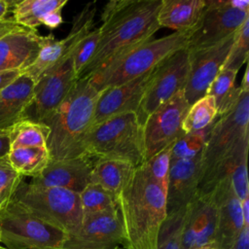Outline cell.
I'll return each mask as SVG.
<instances>
[{"label": "cell", "mask_w": 249, "mask_h": 249, "mask_svg": "<svg viewBox=\"0 0 249 249\" xmlns=\"http://www.w3.org/2000/svg\"><path fill=\"white\" fill-rule=\"evenodd\" d=\"M161 0H112L105 4L96 51L80 78H89L115 57L152 39L160 28ZM79 78V79H80Z\"/></svg>", "instance_id": "1"}, {"label": "cell", "mask_w": 249, "mask_h": 249, "mask_svg": "<svg viewBox=\"0 0 249 249\" xmlns=\"http://www.w3.org/2000/svg\"><path fill=\"white\" fill-rule=\"evenodd\" d=\"M123 223L124 249H157L158 234L166 212V188L157 183L145 165L135 167L133 176L117 197Z\"/></svg>", "instance_id": "2"}, {"label": "cell", "mask_w": 249, "mask_h": 249, "mask_svg": "<svg viewBox=\"0 0 249 249\" xmlns=\"http://www.w3.org/2000/svg\"><path fill=\"white\" fill-rule=\"evenodd\" d=\"M249 92L242 91L235 106L211 125L201 155L197 193L207 194L229 178L235 166L248 159Z\"/></svg>", "instance_id": "3"}, {"label": "cell", "mask_w": 249, "mask_h": 249, "mask_svg": "<svg viewBox=\"0 0 249 249\" xmlns=\"http://www.w3.org/2000/svg\"><path fill=\"white\" fill-rule=\"evenodd\" d=\"M103 90L97 89L86 78L78 79L61 103L42 122L50 129L47 149L51 160L86 155V140Z\"/></svg>", "instance_id": "4"}, {"label": "cell", "mask_w": 249, "mask_h": 249, "mask_svg": "<svg viewBox=\"0 0 249 249\" xmlns=\"http://www.w3.org/2000/svg\"><path fill=\"white\" fill-rule=\"evenodd\" d=\"M191 33L192 31L173 32L138 44L86 79L99 90L131 81L152 70L174 53L185 49Z\"/></svg>", "instance_id": "5"}, {"label": "cell", "mask_w": 249, "mask_h": 249, "mask_svg": "<svg viewBox=\"0 0 249 249\" xmlns=\"http://www.w3.org/2000/svg\"><path fill=\"white\" fill-rule=\"evenodd\" d=\"M85 153L96 160H117L137 167L145 161L143 126L136 113L112 117L93 126L86 140Z\"/></svg>", "instance_id": "6"}, {"label": "cell", "mask_w": 249, "mask_h": 249, "mask_svg": "<svg viewBox=\"0 0 249 249\" xmlns=\"http://www.w3.org/2000/svg\"><path fill=\"white\" fill-rule=\"evenodd\" d=\"M12 198L67 235L76 233L82 225L83 212L77 193L36 186L22 180Z\"/></svg>", "instance_id": "7"}, {"label": "cell", "mask_w": 249, "mask_h": 249, "mask_svg": "<svg viewBox=\"0 0 249 249\" xmlns=\"http://www.w3.org/2000/svg\"><path fill=\"white\" fill-rule=\"evenodd\" d=\"M1 243L9 249H46L62 246L67 234L10 199L0 208Z\"/></svg>", "instance_id": "8"}, {"label": "cell", "mask_w": 249, "mask_h": 249, "mask_svg": "<svg viewBox=\"0 0 249 249\" xmlns=\"http://www.w3.org/2000/svg\"><path fill=\"white\" fill-rule=\"evenodd\" d=\"M205 7L197 25L193 29L188 51L215 45L231 35L249 18L247 0H204Z\"/></svg>", "instance_id": "9"}, {"label": "cell", "mask_w": 249, "mask_h": 249, "mask_svg": "<svg viewBox=\"0 0 249 249\" xmlns=\"http://www.w3.org/2000/svg\"><path fill=\"white\" fill-rule=\"evenodd\" d=\"M188 72L189 52L186 48L174 53L156 67L153 80L136 112L142 126L154 111L184 89Z\"/></svg>", "instance_id": "10"}, {"label": "cell", "mask_w": 249, "mask_h": 249, "mask_svg": "<svg viewBox=\"0 0 249 249\" xmlns=\"http://www.w3.org/2000/svg\"><path fill=\"white\" fill-rule=\"evenodd\" d=\"M189 107L180 90L147 118L143 124L145 160L184 134L182 123Z\"/></svg>", "instance_id": "11"}, {"label": "cell", "mask_w": 249, "mask_h": 249, "mask_svg": "<svg viewBox=\"0 0 249 249\" xmlns=\"http://www.w3.org/2000/svg\"><path fill=\"white\" fill-rule=\"evenodd\" d=\"M81 39V36L72 34V41L66 56L35 84L31 105L33 106V118L31 120L42 123L61 103L78 80L74 71L73 53Z\"/></svg>", "instance_id": "12"}, {"label": "cell", "mask_w": 249, "mask_h": 249, "mask_svg": "<svg viewBox=\"0 0 249 249\" xmlns=\"http://www.w3.org/2000/svg\"><path fill=\"white\" fill-rule=\"evenodd\" d=\"M234 34L215 45L188 51L189 72L183 91L190 105L207 94L208 88L223 68Z\"/></svg>", "instance_id": "13"}, {"label": "cell", "mask_w": 249, "mask_h": 249, "mask_svg": "<svg viewBox=\"0 0 249 249\" xmlns=\"http://www.w3.org/2000/svg\"><path fill=\"white\" fill-rule=\"evenodd\" d=\"M123 223L119 208L83 217L79 231L68 235V249H114L122 244Z\"/></svg>", "instance_id": "14"}, {"label": "cell", "mask_w": 249, "mask_h": 249, "mask_svg": "<svg viewBox=\"0 0 249 249\" xmlns=\"http://www.w3.org/2000/svg\"><path fill=\"white\" fill-rule=\"evenodd\" d=\"M156 67L124 84L105 89L97 100L91 128L112 117L127 112L136 113L153 80Z\"/></svg>", "instance_id": "15"}, {"label": "cell", "mask_w": 249, "mask_h": 249, "mask_svg": "<svg viewBox=\"0 0 249 249\" xmlns=\"http://www.w3.org/2000/svg\"><path fill=\"white\" fill-rule=\"evenodd\" d=\"M210 194L217 206L213 245L217 249H230L244 226L241 201L235 196L230 178L216 184Z\"/></svg>", "instance_id": "16"}, {"label": "cell", "mask_w": 249, "mask_h": 249, "mask_svg": "<svg viewBox=\"0 0 249 249\" xmlns=\"http://www.w3.org/2000/svg\"><path fill=\"white\" fill-rule=\"evenodd\" d=\"M217 221V206L212 195L196 193L188 204L182 249H195L213 243Z\"/></svg>", "instance_id": "17"}, {"label": "cell", "mask_w": 249, "mask_h": 249, "mask_svg": "<svg viewBox=\"0 0 249 249\" xmlns=\"http://www.w3.org/2000/svg\"><path fill=\"white\" fill-rule=\"evenodd\" d=\"M94 160L88 155L63 160H50L46 168L38 176L32 178L30 183L41 187L65 189L80 194L90 184Z\"/></svg>", "instance_id": "18"}, {"label": "cell", "mask_w": 249, "mask_h": 249, "mask_svg": "<svg viewBox=\"0 0 249 249\" xmlns=\"http://www.w3.org/2000/svg\"><path fill=\"white\" fill-rule=\"evenodd\" d=\"M201 155L190 160H171L166 189L167 214L186 207L196 196L201 175Z\"/></svg>", "instance_id": "19"}, {"label": "cell", "mask_w": 249, "mask_h": 249, "mask_svg": "<svg viewBox=\"0 0 249 249\" xmlns=\"http://www.w3.org/2000/svg\"><path fill=\"white\" fill-rule=\"evenodd\" d=\"M42 36L37 30L18 25L0 38V71H23L36 58Z\"/></svg>", "instance_id": "20"}, {"label": "cell", "mask_w": 249, "mask_h": 249, "mask_svg": "<svg viewBox=\"0 0 249 249\" xmlns=\"http://www.w3.org/2000/svg\"><path fill=\"white\" fill-rule=\"evenodd\" d=\"M34 82L21 73L11 85L0 90V130L10 129L27 117L34 98Z\"/></svg>", "instance_id": "21"}, {"label": "cell", "mask_w": 249, "mask_h": 249, "mask_svg": "<svg viewBox=\"0 0 249 249\" xmlns=\"http://www.w3.org/2000/svg\"><path fill=\"white\" fill-rule=\"evenodd\" d=\"M204 0H161L158 14L160 27L174 32H190L197 25L204 11Z\"/></svg>", "instance_id": "22"}, {"label": "cell", "mask_w": 249, "mask_h": 249, "mask_svg": "<svg viewBox=\"0 0 249 249\" xmlns=\"http://www.w3.org/2000/svg\"><path fill=\"white\" fill-rule=\"evenodd\" d=\"M71 41L72 37L69 33L61 40H56L52 33L42 36L41 47L36 58L22 73L28 76L34 84L38 83L66 56Z\"/></svg>", "instance_id": "23"}, {"label": "cell", "mask_w": 249, "mask_h": 249, "mask_svg": "<svg viewBox=\"0 0 249 249\" xmlns=\"http://www.w3.org/2000/svg\"><path fill=\"white\" fill-rule=\"evenodd\" d=\"M135 166L131 163L117 160H94L90 183L95 184L113 195L116 199L131 180Z\"/></svg>", "instance_id": "24"}, {"label": "cell", "mask_w": 249, "mask_h": 249, "mask_svg": "<svg viewBox=\"0 0 249 249\" xmlns=\"http://www.w3.org/2000/svg\"><path fill=\"white\" fill-rule=\"evenodd\" d=\"M67 0H22L13 5V19L19 25L37 30L42 19L50 12L63 9Z\"/></svg>", "instance_id": "25"}, {"label": "cell", "mask_w": 249, "mask_h": 249, "mask_svg": "<svg viewBox=\"0 0 249 249\" xmlns=\"http://www.w3.org/2000/svg\"><path fill=\"white\" fill-rule=\"evenodd\" d=\"M237 71L222 69L208 88L207 94L213 96L218 117L230 112L237 103L241 89L235 86Z\"/></svg>", "instance_id": "26"}, {"label": "cell", "mask_w": 249, "mask_h": 249, "mask_svg": "<svg viewBox=\"0 0 249 249\" xmlns=\"http://www.w3.org/2000/svg\"><path fill=\"white\" fill-rule=\"evenodd\" d=\"M8 160L22 177L34 178L46 168L51 158L47 147H20L10 150Z\"/></svg>", "instance_id": "27"}, {"label": "cell", "mask_w": 249, "mask_h": 249, "mask_svg": "<svg viewBox=\"0 0 249 249\" xmlns=\"http://www.w3.org/2000/svg\"><path fill=\"white\" fill-rule=\"evenodd\" d=\"M11 149L20 147H47L49 127L30 118H26L16 124L9 129Z\"/></svg>", "instance_id": "28"}, {"label": "cell", "mask_w": 249, "mask_h": 249, "mask_svg": "<svg viewBox=\"0 0 249 249\" xmlns=\"http://www.w3.org/2000/svg\"><path fill=\"white\" fill-rule=\"evenodd\" d=\"M218 117V112L213 96L206 94L190 105L183 123L184 133L202 130L210 126Z\"/></svg>", "instance_id": "29"}, {"label": "cell", "mask_w": 249, "mask_h": 249, "mask_svg": "<svg viewBox=\"0 0 249 249\" xmlns=\"http://www.w3.org/2000/svg\"><path fill=\"white\" fill-rule=\"evenodd\" d=\"M187 206L166 215L160 228L157 249H182V235Z\"/></svg>", "instance_id": "30"}, {"label": "cell", "mask_w": 249, "mask_h": 249, "mask_svg": "<svg viewBox=\"0 0 249 249\" xmlns=\"http://www.w3.org/2000/svg\"><path fill=\"white\" fill-rule=\"evenodd\" d=\"M83 217L118 208L116 197L98 185L89 184L80 194Z\"/></svg>", "instance_id": "31"}, {"label": "cell", "mask_w": 249, "mask_h": 249, "mask_svg": "<svg viewBox=\"0 0 249 249\" xmlns=\"http://www.w3.org/2000/svg\"><path fill=\"white\" fill-rule=\"evenodd\" d=\"M211 125L199 131L184 133L181 135L173 143L171 160H190L201 155L206 144Z\"/></svg>", "instance_id": "32"}, {"label": "cell", "mask_w": 249, "mask_h": 249, "mask_svg": "<svg viewBox=\"0 0 249 249\" xmlns=\"http://www.w3.org/2000/svg\"><path fill=\"white\" fill-rule=\"evenodd\" d=\"M249 56V18L237 29L222 69L237 71Z\"/></svg>", "instance_id": "33"}, {"label": "cell", "mask_w": 249, "mask_h": 249, "mask_svg": "<svg viewBox=\"0 0 249 249\" xmlns=\"http://www.w3.org/2000/svg\"><path fill=\"white\" fill-rule=\"evenodd\" d=\"M99 39V28L93 27L87 35H85L77 47L75 48L73 53V64L76 78L79 79L84 69L87 67L91 57L93 56Z\"/></svg>", "instance_id": "34"}, {"label": "cell", "mask_w": 249, "mask_h": 249, "mask_svg": "<svg viewBox=\"0 0 249 249\" xmlns=\"http://www.w3.org/2000/svg\"><path fill=\"white\" fill-rule=\"evenodd\" d=\"M173 143L166 146L148 160H146L143 164L148 170L151 177L161 186L167 189L169 167L171 161V150Z\"/></svg>", "instance_id": "35"}, {"label": "cell", "mask_w": 249, "mask_h": 249, "mask_svg": "<svg viewBox=\"0 0 249 249\" xmlns=\"http://www.w3.org/2000/svg\"><path fill=\"white\" fill-rule=\"evenodd\" d=\"M22 178L11 165L8 156L0 159V208L12 199Z\"/></svg>", "instance_id": "36"}, {"label": "cell", "mask_w": 249, "mask_h": 249, "mask_svg": "<svg viewBox=\"0 0 249 249\" xmlns=\"http://www.w3.org/2000/svg\"><path fill=\"white\" fill-rule=\"evenodd\" d=\"M247 160L240 161L230 175V182L235 196L240 200L249 197V185L247 175Z\"/></svg>", "instance_id": "37"}, {"label": "cell", "mask_w": 249, "mask_h": 249, "mask_svg": "<svg viewBox=\"0 0 249 249\" xmlns=\"http://www.w3.org/2000/svg\"><path fill=\"white\" fill-rule=\"evenodd\" d=\"M61 11L62 9H56L47 14L42 19V25H45L50 29H54L58 27L63 22Z\"/></svg>", "instance_id": "38"}, {"label": "cell", "mask_w": 249, "mask_h": 249, "mask_svg": "<svg viewBox=\"0 0 249 249\" xmlns=\"http://www.w3.org/2000/svg\"><path fill=\"white\" fill-rule=\"evenodd\" d=\"M230 249H249V226H243Z\"/></svg>", "instance_id": "39"}, {"label": "cell", "mask_w": 249, "mask_h": 249, "mask_svg": "<svg viewBox=\"0 0 249 249\" xmlns=\"http://www.w3.org/2000/svg\"><path fill=\"white\" fill-rule=\"evenodd\" d=\"M19 70H9V71H0V90L7 88L11 85L18 77L21 75Z\"/></svg>", "instance_id": "40"}, {"label": "cell", "mask_w": 249, "mask_h": 249, "mask_svg": "<svg viewBox=\"0 0 249 249\" xmlns=\"http://www.w3.org/2000/svg\"><path fill=\"white\" fill-rule=\"evenodd\" d=\"M10 133L9 129L0 130V159L8 156L10 152Z\"/></svg>", "instance_id": "41"}, {"label": "cell", "mask_w": 249, "mask_h": 249, "mask_svg": "<svg viewBox=\"0 0 249 249\" xmlns=\"http://www.w3.org/2000/svg\"><path fill=\"white\" fill-rule=\"evenodd\" d=\"M19 24H18L13 18H5L4 20L0 21V38L16 27H18Z\"/></svg>", "instance_id": "42"}, {"label": "cell", "mask_w": 249, "mask_h": 249, "mask_svg": "<svg viewBox=\"0 0 249 249\" xmlns=\"http://www.w3.org/2000/svg\"><path fill=\"white\" fill-rule=\"evenodd\" d=\"M241 213L245 226H249V197L241 201Z\"/></svg>", "instance_id": "43"}, {"label": "cell", "mask_w": 249, "mask_h": 249, "mask_svg": "<svg viewBox=\"0 0 249 249\" xmlns=\"http://www.w3.org/2000/svg\"><path fill=\"white\" fill-rule=\"evenodd\" d=\"M15 1H5L0 0V21L5 19V16L10 8L13 7Z\"/></svg>", "instance_id": "44"}, {"label": "cell", "mask_w": 249, "mask_h": 249, "mask_svg": "<svg viewBox=\"0 0 249 249\" xmlns=\"http://www.w3.org/2000/svg\"><path fill=\"white\" fill-rule=\"evenodd\" d=\"M239 88H240L241 91L249 92V68H248V66L246 67V69L244 71V75L241 80V84H240Z\"/></svg>", "instance_id": "45"}, {"label": "cell", "mask_w": 249, "mask_h": 249, "mask_svg": "<svg viewBox=\"0 0 249 249\" xmlns=\"http://www.w3.org/2000/svg\"><path fill=\"white\" fill-rule=\"evenodd\" d=\"M195 249H217L213 243H210V244H206V245H203V246H200V247H196Z\"/></svg>", "instance_id": "46"}, {"label": "cell", "mask_w": 249, "mask_h": 249, "mask_svg": "<svg viewBox=\"0 0 249 249\" xmlns=\"http://www.w3.org/2000/svg\"><path fill=\"white\" fill-rule=\"evenodd\" d=\"M46 249H68V248H64V247L60 246V247H56V248H46Z\"/></svg>", "instance_id": "47"}, {"label": "cell", "mask_w": 249, "mask_h": 249, "mask_svg": "<svg viewBox=\"0 0 249 249\" xmlns=\"http://www.w3.org/2000/svg\"><path fill=\"white\" fill-rule=\"evenodd\" d=\"M114 249H124V247H120V246H117V247H115Z\"/></svg>", "instance_id": "48"}, {"label": "cell", "mask_w": 249, "mask_h": 249, "mask_svg": "<svg viewBox=\"0 0 249 249\" xmlns=\"http://www.w3.org/2000/svg\"><path fill=\"white\" fill-rule=\"evenodd\" d=\"M0 249H9V248H7V247H2V246H0Z\"/></svg>", "instance_id": "49"}, {"label": "cell", "mask_w": 249, "mask_h": 249, "mask_svg": "<svg viewBox=\"0 0 249 249\" xmlns=\"http://www.w3.org/2000/svg\"><path fill=\"white\" fill-rule=\"evenodd\" d=\"M0 243H1V229H0Z\"/></svg>", "instance_id": "50"}]
</instances>
